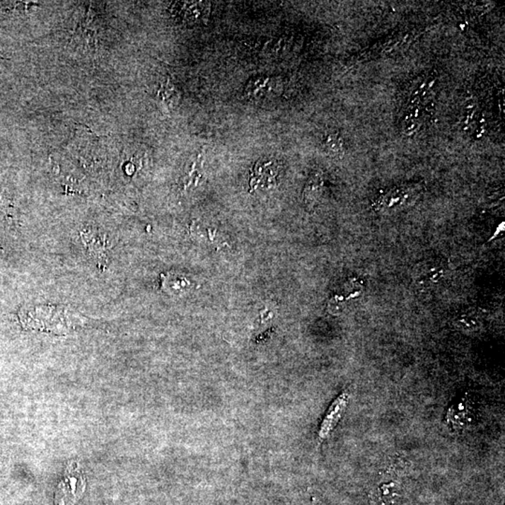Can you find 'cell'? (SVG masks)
Listing matches in <instances>:
<instances>
[{
    "mask_svg": "<svg viewBox=\"0 0 505 505\" xmlns=\"http://www.w3.org/2000/svg\"><path fill=\"white\" fill-rule=\"evenodd\" d=\"M65 478L61 482L57 489L56 501L57 505H72L80 498L84 490V481L82 472L71 466L66 470Z\"/></svg>",
    "mask_w": 505,
    "mask_h": 505,
    "instance_id": "6da1fadb",
    "label": "cell"
},
{
    "mask_svg": "<svg viewBox=\"0 0 505 505\" xmlns=\"http://www.w3.org/2000/svg\"><path fill=\"white\" fill-rule=\"evenodd\" d=\"M446 266L439 260L421 261L414 269L413 279L417 286L429 287L439 283L445 277Z\"/></svg>",
    "mask_w": 505,
    "mask_h": 505,
    "instance_id": "7a4b0ae2",
    "label": "cell"
},
{
    "mask_svg": "<svg viewBox=\"0 0 505 505\" xmlns=\"http://www.w3.org/2000/svg\"><path fill=\"white\" fill-rule=\"evenodd\" d=\"M347 405L348 394L342 393L330 405L326 416L324 417V420L322 421L320 428H319L318 438L321 442L327 439L332 434L339 419L344 416Z\"/></svg>",
    "mask_w": 505,
    "mask_h": 505,
    "instance_id": "3957f363",
    "label": "cell"
},
{
    "mask_svg": "<svg viewBox=\"0 0 505 505\" xmlns=\"http://www.w3.org/2000/svg\"><path fill=\"white\" fill-rule=\"evenodd\" d=\"M277 168L274 161L258 162L254 168V173L251 177V191L258 187H274L278 175Z\"/></svg>",
    "mask_w": 505,
    "mask_h": 505,
    "instance_id": "277c9868",
    "label": "cell"
},
{
    "mask_svg": "<svg viewBox=\"0 0 505 505\" xmlns=\"http://www.w3.org/2000/svg\"><path fill=\"white\" fill-rule=\"evenodd\" d=\"M324 185V176L321 173H315L310 176L303 191L304 204L307 210H315L323 194Z\"/></svg>",
    "mask_w": 505,
    "mask_h": 505,
    "instance_id": "5b68a950",
    "label": "cell"
},
{
    "mask_svg": "<svg viewBox=\"0 0 505 505\" xmlns=\"http://www.w3.org/2000/svg\"><path fill=\"white\" fill-rule=\"evenodd\" d=\"M455 327L467 333L477 332L483 326V318L480 310L468 308L458 313L454 319Z\"/></svg>",
    "mask_w": 505,
    "mask_h": 505,
    "instance_id": "8992f818",
    "label": "cell"
},
{
    "mask_svg": "<svg viewBox=\"0 0 505 505\" xmlns=\"http://www.w3.org/2000/svg\"><path fill=\"white\" fill-rule=\"evenodd\" d=\"M277 82L272 78H255L249 82L245 93L252 98H262L277 92Z\"/></svg>",
    "mask_w": 505,
    "mask_h": 505,
    "instance_id": "52a82bcc",
    "label": "cell"
},
{
    "mask_svg": "<svg viewBox=\"0 0 505 505\" xmlns=\"http://www.w3.org/2000/svg\"><path fill=\"white\" fill-rule=\"evenodd\" d=\"M162 287L170 295H181L187 292L190 287V281L177 274L162 275Z\"/></svg>",
    "mask_w": 505,
    "mask_h": 505,
    "instance_id": "ba28073f",
    "label": "cell"
},
{
    "mask_svg": "<svg viewBox=\"0 0 505 505\" xmlns=\"http://www.w3.org/2000/svg\"><path fill=\"white\" fill-rule=\"evenodd\" d=\"M202 155L197 156L195 161L191 165L190 171H188L187 176L185 177L184 180V190H187L191 187H196L199 184L200 179H202V173L200 170L202 168Z\"/></svg>",
    "mask_w": 505,
    "mask_h": 505,
    "instance_id": "9c48e42d",
    "label": "cell"
},
{
    "mask_svg": "<svg viewBox=\"0 0 505 505\" xmlns=\"http://www.w3.org/2000/svg\"><path fill=\"white\" fill-rule=\"evenodd\" d=\"M325 148H326L327 153L335 156V158L342 156L344 153V141L338 134L327 136L326 141H325Z\"/></svg>",
    "mask_w": 505,
    "mask_h": 505,
    "instance_id": "30bf717a",
    "label": "cell"
},
{
    "mask_svg": "<svg viewBox=\"0 0 505 505\" xmlns=\"http://www.w3.org/2000/svg\"><path fill=\"white\" fill-rule=\"evenodd\" d=\"M158 95L162 100L168 104L175 103L179 100L178 92L173 84L170 83V81H167V83L161 86L158 91Z\"/></svg>",
    "mask_w": 505,
    "mask_h": 505,
    "instance_id": "8fae6325",
    "label": "cell"
}]
</instances>
